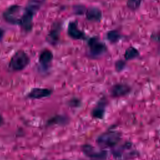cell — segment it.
Here are the masks:
<instances>
[{
	"mask_svg": "<svg viewBox=\"0 0 160 160\" xmlns=\"http://www.w3.org/2000/svg\"><path fill=\"white\" fill-rule=\"evenodd\" d=\"M44 0H29L26 6L24 8L23 15L19 22L25 31H31L32 26V18L39 11Z\"/></svg>",
	"mask_w": 160,
	"mask_h": 160,
	"instance_id": "1",
	"label": "cell"
},
{
	"mask_svg": "<svg viewBox=\"0 0 160 160\" xmlns=\"http://www.w3.org/2000/svg\"><path fill=\"white\" fill-rule=\"evenodd\" d=\"M137 151L134 148L132 143L126 142L118 146L112 151L114 158L116 160H127L136 156Z\"/></svg>",
	"mask_w": 160,
	"mask_h": 160,
	"instance_id": "4",
	"label": "cell"
},
{
	"mask_svg": "<svg viewBox=\"0 0 160 160\" xmlns=\"http://www.w3.org/2000/svg\"><path fill=\"white\" fill-rule=\"evenodd\" d=\"M151 38L153 41L158 42L160 44V31L152 34Z\"/></svg>",
	"mask_w": 160,
	"mask_h": 160,
	"instance_id": "21",
	"label": "cell"
},
{
	"mask_svg": "<svg viewBox=\"0 0 160 160\" xmlns=\"http://www.w3.org/2000/svg\"><path fill=\"white\" fill-rule=\"evenodd\" d=\"M106 106V101L104 98H102L92 110L91 114L94 118L102 119L104 116Z\"/></svg>",
	"mask_w": 160,
	"mask_h": 160,
	"instance_id": "14",
	"label": "cell"
},
{
	"mask_svg": "<svg viewBox=\"0 0 160 160\" xmlns=\"http://www.w3.org/2000/svg\"><path fill=\"white\" fill-rule=\"evenodd\" d=\"M82 151L86 156L90 158L103 160L107 157L106 151L97 150L89 144H84L82 146Z\"/></svg>",
	"mask_w": 160,
	"mask_h": 160,
	"instance_id": "7",
	"label": "cell"
},
{
	"mask_svg": "<svg viewBox=\"0 0 160 160\" xmlns=\"http://www.w3.org/2000/svg\"><path fill=\"white\" fill-rule=\"evenodd\" d=\"M53 59V54L48 49H44L39 54V62L44 69L48 68L51 63Z\"/></svg>",
	"mask_w": 160,
	"mask_h": 160,
	"instance_id": "13",
	"label": "cell"
},
{
	"mask_svg": "<svg viewBox=\"0 0 160 160\" xmlns=\"http://www.w3.org/2000/svg\"><path fill=\"white\" fill-rule=\"evenodd\" d=\"M52 91L48 88H32L28 94V98L33 99H39L49 96Z\"/></svg>",
	"mask_w": 160,
	"mask_h": 160,
	"instance_id": "11",
	"label": "cell"
},
{
	"mask_svg": "<svg viewBox=\"0 0 160 160\" xmlns=\"http://www.w3.org/2000/svg\"><path fill=\"white\" fill-rule=\"evenodd\" d=\"M144 0H127V7L131 11H136L139 8Z\"/></svg>",
	"mask_w": 160,
	"mask_h": 160,
	"instance_id": "17",
	"label": "cell"
},
{
	"mask_svg": "<svg viewBox=\"0 0 160 160\" xmlns=\"http://www.w3.org/2000/svg\"><path fill=\"white\" fill-rule=\"evenodd\" d=\"M125 66H126V62L124 61L122 59H119L116 61L115 62V69L118 72H120L122 69H124Z\"/></svg>",
	"mask_w": 160,
	"mask_h": 160,
	"instance_id": "20",
	"label": "cell"
},
{
	"mask_svg": "<svg viewBox=\"0 0 160 160\" xmlns=\"http://www.w3.org/2000/svg\"><path fill=\"white\" fill-rule=\"evenodd\" d=\"M85 16L88 21L92 22H100L102 18L101 10L96 6H91L86 9Z\"/></svg>",
	"mask_w": 160,
	"mask_h": 160,
	"instance_id": "10",
	"label": "cell"
},
{
	"mask_svg": "<svg viewBox=\"0 0 160 160\" xmlns=\"http://www.w3.org/2000/svg\"><path fill=\"white\" fill-rule=\"evenodd\" d=\"M4 124V119L1 115H0V127Z\"/></svg>",
	"mask_w": 160,
	"mask_h": 160,
	"instance_id": "24",
	"label": "cell"
},
{
	"mask_svg": "<svg viewBox=\"0 0 160 160\" xmlns=\"http://www.w3.org/2000/svg\"><path fill=\"white\" fill-rule=\"evenodd\" d=\"M61 29V25L59 22H55L48 36V39L49 42L52 44H56L58 42L60 37V32Z\"/></svg>",
	"mask_w": 160,
	"mask_h": 160,
	"instance_id": "12",
	"label": "cell"
},
{
	"mask_svg": "<svg viewBox=\"0 0 160 160\" xmlns=\"http://www.w3.org/2000/svg\"><path fill=\"white\" fill-rule=\"evenodd\" d=\"M4 34V30L2 28H0V41H1L2 38H3V36Z\"/></svg>",
	"mask_w": 160,
	"mask_h": 160,
	"instance_id": "23",
	"label": "cell"
},
{
	"mask_svg": "<svg viewBox=\"0 0 160 160\" xmlns=\"http://www.w3.org/2000/svg\"><path fill=\"white\" fill-rule=\"evenodd\" d=\"M139 56V52L138 49L133 46L128 48L124 54V58L126 61L132 60L137 58Z\"/></svg>",
	"mask_w": 160,
	"mask_h": 160,
	"instance_id": "16",
	"label": "cell"
},
{
	"mask_svg": "<svg viewBox=\"0 0 160 160\" xmlns=\"http://www.w3.org/2000/svg\"><path fill=\"white\" fill-rule=\"evenodd\" d=\"M131 91V88L126 84L117 83L112 86L111 94L114 98H119L127 95Z\"/></svg>",
	"mask_w": 160,
	"mask_h": 160,
	"instance_id": "9",
	"label": "cell"
},
{
	"mask_svg": "<svg viewBox=\"0 0 160 160\" xmlns=\"http://www.w3.org/2000/svg\"><path fill=\"white\" fill-rule=\"evenodd\" d=\"M88 47L89 54L92 58L100 57L108 51L106 44L101 41L98 36H93L88 39Z\"/></svg>",
	"mask_w": 160,
	"mask_h": 160,
	"instance_id": "5",
	"label": "cell"
},
{
	"mask_svg": "<svg viewBox=\"0 0 160 160\" xmlns=\"http://www.w3.org/2000/svg\"><path fill=\"white\" fill-rule=\"evenodd\" d=\"M121 139L119 132L110 131L100 134L96 139L97 143L102 148H112L118 144Z\"/></svg>",
	"mask_w": 160,
	"mask_h": 160,
	"instance_id": "2",
	"label": "cell"
},
{
	"mask_svg": "<svg viewBox=\"0 0 160 160\" xmlns=\"http://www.w3.org/2000/svg\"><path fill=\"white\" fill-rule=\"evenodd\" d=\"M67 32L68 36L74 40H85L86 39V34L81 31L78 27V23L76 21L69 22Z\"/></svg>",
	"mask_w": 160,
	"mask_h": 160,
	"instance_id": "8",
	"label": "cell"
},
{
	"mask_svg": "<svg viewBox=\"0 0 160 160\" xmlns=\"http://www.w3.org/2000/svg\"><path fill=\"white\" fill-rule=\"evenodd\" d=\"M24 8L19 5L9 6L3 12L2 16L4 20L12 24H19L23 15Z\"/></svg>",
	"mask_w": 160,
	"mask_h": 160,
	"instance_id": "6",
	"label": "cell"
},
{
	"mask_svg": "<svg viewBox=\"0 0 160 160\" xmlns=\"http://www.w3.org/2000/svg\"><path fill=\"white\" fill-rule=\"evenodd\" d=\"M122 37V34L116 29L109 30L106 32V38L112 44H115L119 42Z\"/></svg>",
	"mask_w": 160,
	"mask_h": 160,
	"instance_id": "15",
	"label": "cell"
},
{
	"mask_svg": "<svg viewBox=\"0 0 160 160\" xmlns=\"http://www.w3.org/2000/svg\"><path fill=\"white\" fill-rule=\"evenodd\" d=\"M86 8L84 5L82 4H78V5H75L73 7V11L74 14L81 16L82 15L84 14H85Z\"/></svg>",
	"mask_w": 160,
	"mask_h": 160,
	"instance_id": "19",
	"label": "cell"
},
{
	"mask_svg": "<svg viewBox=\"0 0 160 160\" xmlns=\"http://www.w3.org/2000/svg\"><path fill=\"white\" fill-rule=\"evenodd\" d=\"M30 59L28 55L22 50L16 51L11 57L9 61V68L14 71L24 69L29 63Z\"/></svg>",
	"mask_w": 160,
	"mask_h": 160,
	"instance_id": "3",
	"label": "cell"
},
{
	"mask_svg": "<svg viewBox=\"0 0 160 160\" xmlns=\"http://www.w3.org/2000/svg\"><path fill=\"white\" fill-rule=\"evenodd\" d=\"M68 122V119L66 118L58 116L56 117H53L51 119H49L48 121V123L49 124H64Z\"/></svg>",
	"mask_w": 160,
	"mask_h": 160,
	"instance_id": "18",
	"label": "cell"
},
{
	"mask_svg": "<svg viewBox=\"0 0 160 160\" xmlns=\"http://www.w3.org/2000/svg\"><path fill=\"white\" fill-rule=\"evenodd\" d=\"M79 103H80L79 101L77 99H72L69 101V105L71 106H78Z\"/></svg>",
	"mask_w": 160,
	"mask_h": 160,
	"instance_id": "22",
	"label": "cell"
}]
</instances>
